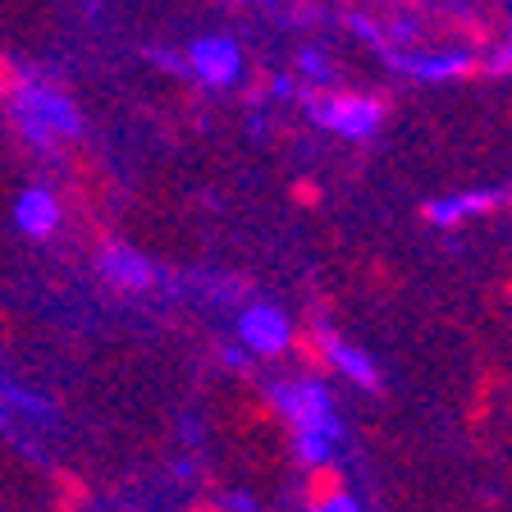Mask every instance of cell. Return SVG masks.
<instances>
[{
  "mask_svg": "<svg viewBox=\"0 0 512 512\" xmlns=\"http://www.w3.org/2000/svg\"><path fill=\"white\" fill-rule=\"evenodd\" d=\"M275 403L284 407V416L293 421V435H298V453L307 462H325V448L339 435V421L330 412V398L325 389L311 380L302 384H275Z\"/></svg>",
  "mask_w": 512,
  "mask_h": 512,
  "instance_id": "6da1fadb",
  "label": "cell"
},
{
  "mask_svg": "<svg viewBox=\"0 0 512 512\" xmlns=\"http://www.w3.org/2000/svg\"><path fill=\"white\" fill-rule=\"evenodd\" d=\"M302 106L311 110L320 128L343 133V138H371L384 119V106L375 96H348V92H307Z\"/></svg>",
  "mask_w": 512,
  "mask_h": 512,
  "instance_id": "7a4b0ae2",
  "label": "cell"
},
{
  "mask_svg": "<svg viewBox=\"0 0 512 512\" xmlns=\"http://www.w3.org/2000/svg\"><path fill=\"white\" fill-rule=\"evenodd\" d=\"M14 106H19L23 133H28L37 147H60V142L78 138V115L60 92H42V87L28 83V92H23Z\"/></svg>",
  "mask_w": 512,
  "mask_h": 512,
  "instance_id": "3957f363",
  "label": "cell"
},
{
  "mask_svg": "<svg viewBox=\"0 0 512 512\" xmlns=\"http://www.w3.org/2000/svg\"><path fill=\"white\" fill-rule=\"evenodd\" d=\"M188 69L202 78L206 87H229L243 69V55L229 37H202V42L188 46Z\"/></svg>",
  "mask_w": 512,
  "mask_h": 512,
  "instance_id": "277c9868",
  "label": "cell"
},
{
  "mask_svg": "<svg viewBox=\"0 0 512 512\" xmlns=\"http://www.w3.org/2000/svg\"><path fill=\"white\" fill-rule=\"evenodd\" d=\"M389 64L407 78H421V83H448V78H467L480 60L471 51H444V55H389Z\"/></svg>",
  "mask_w": 512,
  "mask_h": 512,
  "instance_id": "5b68a950",
  "label": "cell"
},
{
  "mask_svg": "<svg viewBox=\"0 0 512 512\" xmlns=\"http://www.w3.org/2000/svg\"><path fill=\"white\" fill-rule=\"evenodd\" d=\"M238 334H243V343L252 352H266V357H270V352H284L288 348V334H293V330H288V320L279 316L275 307H252L243 320H238Z\"/></svg>",
  "mask_w": 512,
  "mask_h": 512,
  "instance_id": "8992f818",
  "label": "cell"
},
{
  "mask_svg": "<svg viewBox=\"0 0 512 512\" xmlns=\"http://www.w3.org/2000/svg\"><path fill=\"white\" fill-rule=\"evenodd\" d=\"M101 270H106L110 284H115V288H128V293H138V288H151V279H156L151 261H142L138 252H128V247H115V243H106V252H101Z\"/></svg>",
  "mask_w": 512,
  "mask_h": 512,
  "instance_id": "52a82bcc",
  "label": "cell"
},
{
  "mask_svg": "<svg viewBox=\"0 0 512 512\" xmlns=\"http://www.w3.org/2000/svg\"><path fill=\"white\" fill-rule=\"evenodd\" d=\"M14 220H19L32 238H46V234H55V224H60V202H55L46 188H32V192H23L19 197Z\"/></svg>",
  "mask_w": 512,
  "mask_h": 512,
  "instance_id": "ba28073f",
  "label": "cell"
},
{
  "mask_svg": "<svg viewBox=\"0 0 512 512\" xmlns=\"http://www.w3.org/2000/svg\"><path fill=\"white\" fill-rule=\"evenodd\" d=\"M499 206V192H462V197H444V202H430L426 206V220L430 224H458L467 215H480V211H494Z\"/></svg>",
  "mask_w": 512,
  "mask_h": 512,
  "instance_id": "9c48e42d",
  "label": "cell"
},
{
  "mask_svg": "<svg viewBox=\"0 0 512 512\" xmlns=\"http://www.w3.org/2000/svg\"><path fill=\"white\" fill-rule=\"evenodd\" d=\"M339 499H343L339 467H330V462H311V476H307V485H302V503H307V512L330 508V503H339Z\"/></svg>",
  "mask_w": 512,
  "mask_h": 512,
  "instance_id": "30bf717a",
  "label": "cell"
},
{
  "mask_svg": "<svg viewBox=\"0 0 512 512\" xmlns=\"http://www.w3.org/2000/svg\"><path fill=\"white\" fill-rule=\"evenodd\" d=\"M320 339H325V357H330V366H339L348 380H357V384H366V389H375L380 384V375H375V366L366 362L357 348H348L343 339H334L330 330H320Z\"/></svg>",
  "mask_w": 512,
  "mask_h": 512,
  "instance_id": "8fae6325",
  "label": "cell"
},
{
  "mask_svg": "<svg viewBox=\"0 0 512 512\" xmlns=\"http://www.w3.org/2000/svg\"><path fill=\"white\" fill-rule=\"evenodd\" d=\"M51 508L55 512H87V503H92V490L83 485V476H74V471H51Z\"/></svg>",
  "mask_w": 512,
  "mask_h": 512,
  "instance_id": "7c38bea8",
  "label": "cell"
},
{
  "mask_svg": "<svg viewBox=\"0 0 512 512\" xmlns=\"http://www.w3.org/2000/svg\"><path fill=\"white\" fill-rule=\"evenodd\" d=\"M288 348L298 352V357L311 366V371H330V357H325V339H320V330L288 334Z\"/></svg>",
  "mask_w": 512,
  "mask_h": 512,
  "instance_id": "4fadbf2b",
  "label": "cell"
},
{
  "mask_svg": "<svg viewBox=\"0 0 512 512\" xmlns=\"http://www.w3.org/2000/svg\"><path fill=\"white\" fill-rule=\"evenodd\" d=\"M23 92H28V78H23V69L5 51H0V101H19Z\"/></svg>",
  "mask_w": 512,
  "mask_h": 512,
  "instance_id": "5bb4252c",
  "label": "cell"
},
{
  "mask_svg": "<svg viewBox=\"0 0 512 512\" xmlns=\"http://www.w3.org/2000/svg\"><path fill=\"white\" fill-rule=\"evenodd\" d=\"M302 74H307L311 78V83H330V78H334V69H330V60H325V55H320V51H302Z\"/></svg>",
  "mask_w": 512,
  "mask_h": 512,
  "instance_id": "9a60e30c",
  "label": "cell"
},
{
  "mask_svg": "<svg viewBox=\"0 0 512 512\" xmlns=\"http://www.w3.org/2000/svg\"><path fill=\"white\" fill-rule=\"evenodd\" d=\"M485 69H490V74H494V78L512 74V37H508V42H503V46H499V51H494V55H490V60H485Z\"/></svg>",
  "mask_w": 512,
  "mask_h": 512,
  "instance_id": "2e32d148",
  "label": "cell"
},
{
  "mask_svg": "<svg viewBox=\"0 0 512 512\" xmlns=\"http://www.w3.org/2000/svg\"><path fill=\"white\" fill-rule=\"evenodd\" d=\"M352 32H357V37H362V42H380L384 32H380V23H371V19H362V14H357V19H352Z\"/></svg>",
  "mask_w": 512,
  "mask_h": 512,
  "instance_id": "e0dca14e",
  "label": "cell"
},
{
  "mask_svg": "<svg viewBox=\"0 0 512 512\" xmlns=\"http://www.w3.org/2000/svg\"><path fill=\"white\" fill-rule=\"evenodd\" d=\"M293 197H298V202H316V183H298V188H293Z\"/></svg>",
  "mask_w": 512,
  "mask_h": 512,
  "instance_id": "ac0fdd59",
  "label": "cell"
},
{
  "mask_svg": "<svg viewBox=\"0 0 512 512\" xmlns=\"http://www.w3.org/2000/svg\"><path fill=\"white\" fill-rule=\"evenodd\" d=\"M320 512H357V503H352V499H348V494H343V499H339V503H330V508H320Z\"/></svg>",
  "mask_w": 512,
  "mask_h": 512,
  "instance_id": "d6986e66",
  "label": "cell"
},
{
  "mask_svg": "<svg viewBox=\"0 0 512 512\" xmlns=\"http://www.w3.org/2000/svg\"><path fill=\"white\" fill-rule=\"evenodd\" d=\"M188 512H229V508H220V503H192Z\"/></svg>",
  "mask_w": 512,
  "mask_h": 512,
  "instance_id": "ffe728a7",
  "label": "cell"
},
{
  "mask_svg": "<svg viewBox=\"0 0 512 512\" xmlns=\"http://www.w3.org/2000/svg\"><path fill=\"white\" fill-rule=\"evenodd\" d=\"M266 5H270V0H266Z\"/></svg>",
  "mask_w": 512,
  "mask_h": 512,
  "instance_id": "44dd1931",
  "label": "cell"
}]
</instances>
